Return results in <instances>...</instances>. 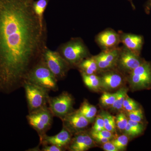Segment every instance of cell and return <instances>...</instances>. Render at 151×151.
Returning <instances> with one entry per match:
<instances>
[{"label":"cell","instance_id":"277c9868","mask_svg":"<svg viewBox=\"0 0 151 151\" xmlns=\"http://www.w3.org/2000/svg\"><path fill=\"white\" fill-rule=\"evenodd\" d=\"M29 113L48 106L50 90L28 81L24 86Z\"/></svg>","mask_w":151,"mask_h":151},{"label":"cell","instance_id":"484cf974","mask_svg":"<svg viewBox=\"0 0 151 151\" xmlns=\"http://www.w3.org/2000/svg\"><path fill=\"white\" fill-rule=\"evenodd\" d=\"M129 119L132 121L142 123L144 119V115L142 110L140 108H138L134 111L127 112Z\"/></svg>","mask_w":151,"mask_h":151},{"label":"cell","instance_id":"4dcf8cb0","mask_svg":"<svg viewBox=\"0 0 151 151\" xmlns=\"http://www.w3.org/2000/svg\"><path fill=\"white\" fill-rule=\"evenodd\" d=\"M102 148L105 151H119L116 146L113 145L111 141H109L103 144L102 146Z\"/></svg>","mask_w":151,"mask_h":151},{"label":"cell","instance_id":"f1b7e54d","mask_svg":"<svg viewBox=\"0 0 151 151\" xmlns=\"http://www.w3.org/2000/svg\"><path fill=\"white\" fill-rule=\"evenodd\" d=\"M65 149L55 145H43L41 149V151H63Z\"/></svg>","mask_w":151,"mask_h":151},{"label":"cell","instance_id":"2e32d148","mask_svg":"<svg viewBox=\"0 0 151 151\" xmlns=\"http://www.w3.org/2000/svg\"><path fill=\"white\" fill-rule=\"evenodd\" d=\"M103 72L100 78V87L111 90L119 88L123 82V77L119 71L111 70H105Z\"/></svg>","mask_w":151,"mask_h":151},{"label":"cell","instance_id":"9c48e42d","mask_svg":"<svg viewBox=\"0 0 151 151\" xmlns=\"http://www.w3.org/2000/svg\"><path fill=\"white\" fill-rule=\"evenodd\" d=\"M61 120L63 127L73 135L78 132L84 131L90 123L78 109L68 113Z\"/></svg>","mask_w":151,"mask_h":151},{"label":"cell","instance_id":"83f0119b","mask_svg":"<svg viewBox=\"0 0 151 151\" xmlns=\"http://www.w3.org/2000/svg\"><path fill=\"white\" fill-rule=\"evenodd\" d=\"M104 129H105L103 117L101 116H98L96 118L92 130L95 132H99Z\"/></svg>","mask_w":151,"mask_h":151},{"label":"cell","instance_id":"d4e9b609","mask_svg":"<svg viewBox=\"0 0 151 151\" xmlns=\"http://www.w3.org/2000/svg\"><path fill=\"white\" fill-rule=\"evenodd\" d=\"M116 127L119 130L124 131L128 124L129 119L124 113H121L115 118Z\"/></svg>","mask_w":151,"mask_h":151},{"label":"cell","instance_id":"4fadbf2b","mask_svg":"<svg viewBox=\"0 0 151 151\" xmlns=\"http://www.w3.org/2000/svg\"><path fill=\"white\" fill-rule=\"evenodd\" d=\"M73 135L65 127L57 134L50 136L45 134L40 139V145H55L67 149Z\"/></svg>","mask_w":151,"mask_h":151},{"label":"cell","instance_id":"5b68a950","mask_svg":"<svg viewBox=\"0 0 151 151\" xmlns=\"http://www.w3.org/2000/svg\"><path fill=\"white\" fill-rule=\"evenodd\" d=\"M54 117L48 106H47L29 113L26 118L28 123L37 132L40 139L50 129Z\"/></svg>","mask_w":151,"mask_h":151},{"label":"cell","instance_id":"1f68e13d","mask_svg":"<svg viewBox=\"0 0 151 151\" xmlns=\"http://www.w3.org/2000/svg\"><path fill=\"white\" fill-rule=\"evenodd\" d=\"M94 132H95L97 134L100 135L103 137L108 138V139H110V140L114 137V135L113 134V133L106 129L102 130L99 132H95V131H94Z\"/></svg>","mask_w":151,"mask_h":151},{"label":"cell","instance_id":"ba28073f","mask_svg":"<svg viewBox=\"0 0 151 151\" xmlns=\"http://www.w3.org/2000/svg\"><path fill=\"white\" fill-rule=\"evenodd\" d=\"M129 73V81L134 89H142L151 88L150 63L145 60Z\"/></svg>","mask_w":151,"mask_h":151},{"label":"cell","instance_id":"8fae6325","mask_svg":"<svg viewBox=\"0 0 151 151\" xmlns=\"http://www.w3.org/2000/svg\"><path fill=\"white\" fill-rule=\"evenodd\" d=\"M121 47L102 50L97 55L93 56L100 72L114 69L117 66Z\"/></svg>","mask_w":151,"mask_h":151},{"label":"cell","instance_id":"8992f818","mask_svg":"<svg viewBox=\"0 0 151 151\" xmlns=\"http://www.w3.org/2000/svg\"><path fill=\"white\" fill-rule=\"evenodd\" d=\"M42 58L50 70L58 81L67 75L71 67L58 51H53L47 47L44 51Z\"/></svg>","mask_w":151,"mask_h":151},{"label":"cell","instance_id":"d6986e66","mask_svg":"<svg viewBox=\"0 0 151 151\" xmlns=\"http://www.w3.org/2000/svg\"><path fill=\"white\" fill-rule=\"evenodd\" d=\"M78 110L90 122L93 120L97 113V108L86 100L81 103Z\"/></svg>","mask_w":151,"mask_h":151},{"label":"cell","instance_id":"44dd1931","mask_svg":"<svg viewBox=\"0 0 151 151\" xmlns=\"http://www.w3.org/2000/svg\"><path fill=\"white\" fill-rule=\"evenodd\" d=\"M117 92V95L116 100L111 107L114 111H119L122 110L123 108V103L127 95L128 89L122 88Z\"/></svg>","mask_w":151,"mask_h":151},{"label":"cell","instance_id":"e575fe53","mask_svg":"<svg viewBox=\"0 0 151 151\" xmlns=\"http://www.w3.org/2000/svg\"><path fill=\"white\" fill-rule=\"evenodd\" d=\"M151 10V0H148L145 6V11L146 13L149 14Z\"/></svg>","mask_w":151,"mask_h":151},{"label":"cell","instance_id":"603a6c76","mask_svg":"<svg viewBox=\"0 0 151 151\" xmlns=\"http://www.w3.org/2000/svg\"><path fill=\"white\" fill-rule=\"evenodd\" d=\"M119 151L126 148L129 142V137L127 135L123 134L111 141Z\"/></svg>","mask_w":151,"mask_h":151},{"label":"cell","instance_id":"7402d4cb","mask_svg":"<svg viewBox=\"0 0 151 151\" xmlns=\"http://www.w3.org/2000/svg\"><path fill=\"white\" fill-rule=\"evenodd\" d=\"M101 116L104 120L105 129L113 133L116 132V127L115 117L108 113H103Z\"/></svg>","mask_w":151,"mask_h":151},{"label":"cell","instance_id":"4316f807","mask_svg":"<svg viewBox=\"0 0 151 151\" xmlns=\"http://www.w3.org/2000/svg\"><path fill=\"white\" fill-rule=\"evenodd\" d=\"M128 123L130 124L133 132L134 137L141 134L144 130V127L142 123L134 122L129 119Z\"/></svg>","mask_w":151,"mask_h":151},{"label":"cell","instance_id":"7a4b0ae2","mask_svg":"<svg viewBox=\"0 0 151 151\" xmlns=\"http://www.w3.org/2000/svg\"><path fill=\"white\" fill-rule=\"evenodd\" d=\"M57 51L68 63L71 68H77L83 60L91 56L88 47L80 37L72 38L60 45Z\"/></svg>","mask_w":151,"mask_h":151},{"label":"cell","instance_id":"52a82bcc","mask_svg":"<svg viewBox=\"0 0 151 151\" xmlns=\"http://www.w3.org/2000/svg\"><path fill=\"white\" fill-rule=\"evenodd\" d=\"M74 103L73 96L67 92H63L55 97H50L48 106L54 117L61 119L73 111Z\"/></svg>","mask_w":151,"mask_h":151},{"label":"cell","instance_id":"d6a6232c","mask_svg":"<svg viewBox=\"0 0 151 151\" xmlns=\"http://www.w3.org/2000/svg\"><path fill=\"white\" fill-rule=\"evenodd\" d=\"M139 108V104L136 101H134L133 103H131V104H129V105L126 106L125 108L123 109V110L127 113V112L134 111V110H136V109Z\"/></svg>","mask_w":151,"mask_h":151},{"label":"cell","instance_id":"30bf717a","mask_svg":"<svg viewBox=\"0 0 151 151\" xmlns=\"http://www.w3.org/2000/svg\"><path fill=\"white\" fill-rule=\"evenodd\" d=\"M145 60L124 46L121 47L117 66L125 72H130L137 67Z\"/></svg>","mask_w":151,"mask_h":151},{"label":"cell","instance_id":"5bb4252c","mask_svg":"<svg viewBox=\"0 0 151 151\" xmlns=\"http://www.w3.org/2000/svg\"><path fill=\"white\" fill-rule=\"evenodd\" d=\"M73 136L68 147L69 151H87L94 145V139L85 131L78 132Z\"/></svg>","mask_w":151,"mask_h":151},{"label":"cell","instance_id":"f546056e","mask_svg":"<svg viewBox=\"0 0 151 151\" xmlns=\"http://www.w3.org/2000/svg\"><path fill=\"white\" fill-rule=\"evenodd\" d=\"M90 136L92 137V139H94V140L97 142L101 143V144H104L106 142H108V141L111 140L110 139H108V138L103 137L102 136L100 135L97 134L94 131H92L90 132Z\"/></svg>","mask_w":151,"mask_h":151},{"label":"cell","instance_id":"9a60e30c","mask_svg":"<svg viewBox=\"0 0 151 151\" xmlns=\"http://www.w3.org/2000/svg\"><path fill=\"white\" fill-rule=\"evenodd\" d=\"M121 43L123 46L135 54L140 55L144 43L142 36L119 31Z\"/></svg>","mask_w":151,"mask_h":151},{"label":"cell","instance_id":"ffe728a7","mask_svg":"<svg viewBox=\"0 0 151 151\" xmlns=\"http://www.w3.org/2000/svg\"><path fill=\"white\" fill-rule=\"evenodd\" d=\"M81 73L84 84L89 89L96 90L100 87V76L96 74L88 75L84 73Z\"/></svg>","mask_w":151,"mask_h":151},{"label":"cell","instance_id":"3957f363","mask_svg":"<svg viewBox=\"0 0 151 151\" xmlns=\"http://www.w3.org/2000/svg\"><path fill=\"white\" fill-rule=\"evenodd\" d=\"M26 81L42 86L50 91L57 92L58 90V80L47 66L42 57L30 70Z\"/></svg>","mask_w":151,"mask_h":151},{"label":"cell","instance_id":"7c38bea8","mask_svg":"<svg viewBox=\"0 0 151 151\" xmlns=\"http://www.w3.org/2000/svg\"><path fill=\"white\" fill-rule=\"evenodd\" d=\"M95 40L102 50L117 48L121 43L119 32L111 28L107 29L98 33L95 37Z\"/></svg>","mask_w":151,"mask_h":151},{"label":"cell","instance_id":"836d02e7","mask_svg":"<svg viewBox=\"0 0 151 151\" xmlns=\"http://www.w3.org/2000/svg\"><path fill=\"white\" fill-rule=\"evenodd\" d=\"M134 100H133L132 98H130L127 95V97L125 98V100H124V103H123V108L122 109H124V108L127 106V105H129V104H131V103H133L134 102Z\"/></svg>","mask_w":151,"mask_h":151},{"label":"cell","instance_id":"ac0fdd59","mask_svg":"<svg viewBox=\"0 0 151 151\" xmlns=\"http://www.w3.org/2000/svg\"><path fill=\"white\" fill-rule=\"evenodd\" d=\"M48 4V0H38L34 1L33 9L42 27L46 26V23L44 18V14Z\"/></svg>","mask_w":151,"mask_h":151},{"label":"cell","instance_id":"cb8c5ba5","mask_svg":"<svg viewBox=\"0 0 151 151\" xmlns=\"http://www.w3.org/2000/svg\"><path fill=\"white\" fill-rule=\"evenodd\" d=\"M117 92L115 93L104 92L100 98L101 104L104 106H111L116 100Z\"/></svg>","mask_w":151,"mask_h":151},{"label":"cell","instance_id":"e0dca14e","mask_svg":"<svg viewBox=\"0 0 151 151\" xmlns=\"http://www.w3.org/2000/svg\"><path fill=\"white\" fill-rule=\"evenodd\" d=\"M77 68L81 73L88 75L96 74L100 72L99 68L93 56H91L83 60L78 65Z\"/></svg>","mask_w":151,"mask_h":151},{"label":"cell","instance_id":"6da1fadb","mask_svg":"<svg viewBox=\"0 0 151 151\" xmlns=\"http://www.w3.org/2000/svg\"><path fill=\"white\" fill-rule=\"evenodd\" d=\"M34 0H0V92L23 87L47 46V26L33 9Z\"/></svg>","mask_w":151,"mask_h":151}]
</instances>
